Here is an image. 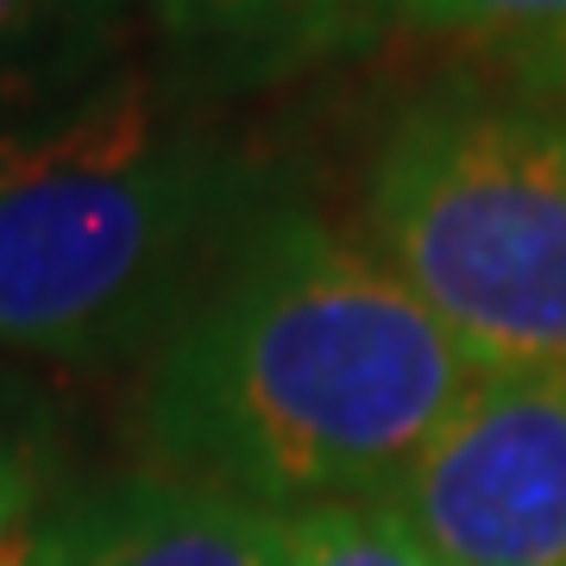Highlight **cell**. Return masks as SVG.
I'll return each mask as SVG.
<instances>
[{"label": "cell", "instance_id": "obj_2", "mask_svg": "<svg viewBox=\"0 0 566 566\" xmlns=\"http://www.w3.org/2000/svg\"><path fill=\"white\" fill-rule=\"evenodd\" d=\"M277 202L290 164L158 133L133 88L39 139H0V340L70 359L164 340Z\"/></svg>", "mask_w": 566, "mask_h": 566}, {"label": "cell", "instance_id": "obj_1", "mask_svg": "<svg viewBox=\"0 0 566 566\" xmlns=\"http://www.w3.org/2000/svg\"><path fill=\"white\" fill-rule=\"evenodd\" d=\"M479 385L359 227L290 196L170 322L139 428L170 479L296 516L378 504Z\"/></svg>", "mask_w": 566, "mask_h": 566}, {"label": "cell", "instance_id": "obj_8", "mask_svg": "<svg viewBox=\"0 0 566 566\" xmlns=\"http://www.w3.org/2000/svg\"><path fill=\"white\" fill-rule=\"evenodd\" d=\"M120 0H0V107L70 76L107 32Z\"/></svg>", "mask_w": 566, "mask_h": 566}, {"label": "cell", "instance_id": "obj_3", "mask_svg": "<svg viewBox=\"0 0 566 566\" xmlns=\"http://www.w3.org/2000/svg\"><path fill=\"white\" fill-rule=\"evenodd\" d=\"M359 240L485 378H566V107L409 95L365 151Z\"/></svg>", "mask_w": 566, "mask_h": 566}, {"label": "cell", "instance_id": "obj_5", "mask_svg": "<svg viewBox=\"0 0 566 566\" xmlns=\"http://www.w3.org/2000/svg\"><path fill=\"white\" fill-rule=\"evenodd\" d=\"M25 566H290L283 516L196 479L133 472L51 516Z\"/></svg>", "mask_w": 566, "mask_h": 566}, {"label": "cell", "instance_id": "obj_4", "mask_svg": "<svg viewBox=\"0 0 566 566\" xmlns=\"http://www.w3.org/2000/svg\"><path fill=\"white\" fill-rule=\"evenodd\" d=\"M378 504L441 566H566V378H485Z\"/></svg>", "mask_w": 566, "mask_h": 566}, {"label": "cell", "instance_id": "obj_6", "mask_svg": "<svg viewBox=\"0 0 566 566\" xmlns=\"http://www.w3.org/2000/svg\"><path fill=\"white\" fill-rule=\"evenodd\" d=\"M158 20L227 76H277L385 25V0H158Z\"/></svg>", "mask_w": 566, "mask_h": 566}, {"label": "cell", "instance_id": "obj_7", "mask_svg": "<svg viewBox=\"0 0 566 566\" xmlns=\"http://www.w3.org/2000/svg\"><path fill=\"white\" fill-rule=\"evenodd\" d=\"M385 25L453 44L504 88L566 107V0H385Z\"/></svg>", "mask_w": 566, "mask_h": 566}, {"label": "cell", "instance_id": "obj_9", "mask_svg": "<svg viewBox=\"0 0 566 566\" xmlns=\"http://www.w3.org/2000/svg\"><path fill=\"white\" fill-rule=\"evenodd\" d=\"M290 566H441L390 504H315L283 516Z\"/></svg>", "mask_w": 566, "mask_h": 566}, {"label": "cell", "instance_id": "obj_10", "mask_svg": "<svg viewBox=\"0 0 566 566\" xmlns=\"http://www.w3.org/2000/svg\"><path fill=\"white\" fill-rule=\"evenodd\" d=\"M13 472H20V465H13V453H0V479H13Z\"/></svg>", "mask_w": 566, "mask_h": 566}]
</instances>
